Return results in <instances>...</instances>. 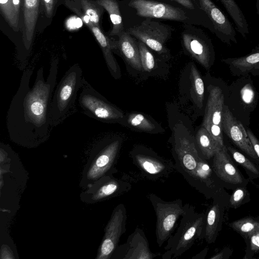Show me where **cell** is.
<instances>
[{"mask_svg": "<svg viewBox=\"0 0 259 259\" xmlns=\"http://www.w3.org/2000/svg\"><path fill=\"white\" fill-rule=\"evenodd\" d=\"M59 60L53 59L46 80L39 68L34 83L29 86L33 67L24 69L19 87L8 109L6 125L10 140L26 148H35L47 141L51 134L49 110L56 85Z\"/></svg>", "mask_w": 259, "mask_h": 259, "instance_id": "obj_1", "label": "cell"}, {"mask_svg": "<svg viewBox=\"0 0 259 259\" xmlns=\"http://www.w3.org/2000/svg\"><path fill=\"white\" fill-rule=\"evenodd\" d=\"M173 155L175 169L192 187L202 192L210 186L213 170L193 141L186 137L176 140Z\"/></svg>", "mask_w": 259, "mask_h": 259, "instance_id": "obj_2", "label": "cell"}, {"mask_svg": "<svg viewBox=\"0 0 259 259\" xmlns=\"http://www.w3.org/2000/svg\"><path fill=\"white\" fill-rule=\"evenodd\" d=\"M82 71L78 64L71 66L56 86L49 110L52 127L62 123L72 113L77 94L82 85Z\"/></svg>", "mask_w": 259, "mask_h": 259, "instance_id": "obj_3", "label": "cell"}, {"mask_svg": "<svg viewBox=\"0 0 259 259\" xmlns=\"http://www.w3.org/2000/svg\"><path fill=\"white\" fill-rule=\"evenodd\" d=\"M205 221V215L197 212L195 207L188 204L177 232L167 240L162 258H178L189 249L197 239H202Z\"/></svg>", "mask_w": 259, "mask_h": 259, "instance_id": "obj_4", "label": "cell"}, {"mask_svg": "<svg viewBox=\"0 0 259 259\" xmlns=\"http://www.w3.org/2000/svg\"><path fill=\"white\" fill-rule=\"evenodd\" d=\"M121 146L119 139L104 140L92 149L82 172L79 186L86 189L102 177L114 174Z\"/></svg>", "mask_w": 259, "mask_h": 259, "instance_id": "obj_5", "label": "cell"}, {"mask_svg": "<svg viewBox=\"0 0 259 259\" xmlns=\"http://www.w3.org/2000/svg\"><path fill=\"white\" fill-rule=\"evenodd\" d=\"M147 198L155 213L156 242L161 247L172 235L178 220L185 213L189 203L183 205L180 198L165 201L154 193H149Z\"/></svg>", "mask_w": 259, "mask_h": 259, "instance_id": "obj_6", "label": "cell"}, {"mask_svg": "<svg viewBox=\"0 0 259 259\" xmlns=\"http://www.w3.org/2000/svg\"><path fill=\"white\" fill-rule=\"evenodd\" d=\"M78 103L87 116L103 122H112L123 117V113L108 102L83 78Z\"/></svg>", "mask_w": 259, "mask_h": 259, "instance_id": "obj_7", "label": "cell"}, {"mask_svg": "<svg viewBox=\"0 0 259 259\" xmlns=\"http://www.w3.org/2000/svg\"><path fill=\"white\" fill-rule=\"evenodd\" d=\"M132 188L130 182L109 174L102 177L80 194L81 201L93 204L122 195Z\"/></svg>", "mask_w": 259, "mask_h": 259, "instance_id": "obj_8", "label": "cell"}, {"mask_svg": "<svg viewBox=\"0 0 259 259\" xmlns=\"http://www.w3.org/2000/svg\"><path fill=\"white\" fill-rule=\"evenodd\" d=\"M127 219L125 205L123 203L118 204L113 210L105 228L96 259H110L121 236L126 231Z\"/></svg>", "mask_w": 259, "mask_h": 259, "instance_id": "obj_9", "label": "cell"}, {"mask_svg": "<svg viewBox=\"0 0 259 259\" xmlns=\"http://www.w3.org/2000/svg\"><path fill=\"white\" fill-rule=\"evenodd\" d=\"M172 28L148 19L139 25L129 28L126 31L156 52L164 54L167 52L164 45L171 34Z\"/></svg>", "mask_w": 259, "mask_h": 259, "instance_id": "obj_10", "label": "cell"}, {"mask_svg": "<svg viewBox=\"0 0 259 259\" xmlns=\"http://www.w3.org/2000/svg\"><path fill=\"white\" fill-rule=\"evenodd\" d=\"M133 163L147 179L156 180L167 177L174 169L175 164L146 150L137 149L131 154Z\"/></svg>", "mask_w": 259, "mask_h": 259, "instance_id": "obj_11", "label": "cell"}, {"mask_svg": "<svg viewBox=\"0 0 259 259\" xmlns=\"http://www.w3.org/2000/svg\"><path fill=\"white\" fill-rule=\"evenodd\" d=\"M157 256L150 250L144 231L137 227L125 243L117 245L110 259H153Z\"/></svg>", "mask_w": 259, "mask_h": 259, "instance_id": "obj_12", "label": "cell"}, {"mask_svg": "<svg viewBox=\"0 0 259 259\" xmlns=\"http://www.w3.org/2000/svg\"><path fill=\"white\" fill-rule=\"evenodd\" d=\"M128 6L135 9L137 14L142 17L177 21L188 19L184 10L164 3L149 0H131Z\"/></svg>", "mask_w": 259, "mask_h": 259, "instance_id": "obj_13", "label": "cell"}, {"mask_svg": "<svg viewBox=\"0 0 259 259\" xmlns=\"http://www.w3.org/2000/svg\"><path fill=\"white\" fill-rule=\"evenodd\" d=\"M183 45L189 53L205 68H210L214 58V52L210 39L201 30L192 33L184 32Z\"/></svg>", "mask_w": 259, "mask_h": 259, "instance_id": "obj_14", "label": "cell"}, {"mask_svg": "<svg viewBox=\"0 0 259 259\" xmlns=\"http://www.w3.org/2000/svg\"><path fill=\"white\" fill-rule=\"evenodd\" d=\"M200 9L211 22L217 36L224 43L231 45L237 44L236 33L228 17L212 0H198Z\"/></svg>", "mask_w": 259, "mask_h": 259, "instance_id": "obj_15", "label": "cell"}, {"mask_svg": "<svg viewBox=\"0 0 259 259\" xmlns=\"http://www.w3.org/2000/svg\"><path fill=\"white\" fill-rule=\"evenodd\" d=\"M222 126L223 132L236 146L252 158H258L246 130L226 105L223 109Z\"/></svg>", "mask_w": 259, "mask_h": 259, "instance_id": "obj_16", "label": "cell"}, {"mask_svg": "<svg viewBox=\"0 0 259 259\" xmlns=\"http://www.w3.org/2000/svg\"><path fill=\"white\" fill-rule=\"evenodd\" d=\"M212 169L217 176L226 182L238 184L243 182V177L234 164L225 145L214 154Z\"/></svg>", "mask_w": 259, "mask_h": 259, "instance_id": "obj_17", "label": "cell"}, {"mask_svg": "<svg viewBox=\"0 0 259 259\" xmlns=\"http://www.w3.org/2000/svg\"><path fill=\"white\" fill-rule=\"evenodd\" d=\"M234 76H244L249 74L259 75V45L245 56L223 59Z\"/></svg>", "mask_w": 259, "mask_h": 259, "instance_id": "obj_18", "label": "cell"}, {"mask_svg": "<svg viewBox=\"0 0 259 259\" xmlns=\"http://www.w3.org/2000/svg\"><path fill=\"white\" fill-rule=\"evenodd\" d=\"M40 0H23V28L22 39L27 57L31 51L36 24Z\"/></svg>", "mask_w": 259, "mask_h": 259, "instance_id": "obj_19", "label": "cell"}, {"mask_svg": "<svg viewBox=\"0 0 259 259\" xmlns=\"http://www.w3.org/2000/svg\"><path fill=\"white\" fill-rule=\"evenodd\" d=\"M224 100L221 88L214 86L210 88L202 123L211 122L222 126Z\"/></svg>", "mask_w": 259, "mask_h": 259, "instance_id": "obj_20", "label": "cell"}, {"mask_svg": "<svg viewBox=\"0 0 259 259\" xmlns=\"http://www.w3.org/2000/svg\"><path fill=\"white\" fill-rule=\"evenodd\" d=\"M116 49H118L126 62L137 70L142 69L137 42L126 31H123L115 41Z\"/></svg>", "mask_w": 259, "mask_h": 259, "instance_id": "obj_21", "label": "cell"}, {"mask_svg": "<svg viewBox=\"0 0 259 259\" xmlns=\"http://www.w3.org/2000/svg\"><path fill=\"white\" fill-rule=\"evenodd\" d=\"M88 27L92 31L100 45L110 73L114 78H119L120 75V68L112 53L114 49L113 40H110L106 36L100 27L92 24Z\"/></svg>", "mask_w": 259, "mask_h": 259, "instance_id": "obj_22", "label": "cell"}, {"mask_svg": "<svg viewBox=\"0 0 259 259\" xmlns=\"http://www.w3.org/2000/svg\"><path fill=\"white\" fill-rule=\"evenodd\" d=\"M234 21L237 30L246 38L249 33L248 25L245 16L235 0H220Z\"/></svg>", "mask_w": 259, "mask_h": 259, "instance_id": "obj_23", "label": "cell"}, {"mask_svg": "<svg viewBox=\"0 0 259 259\" xmlns=\"http://www.w3.org/2000/svg\"><path fill=\"white\" fill-rule=\"evenodd\" d=\"M96 2L104 8L109 14L112 24L110 36H119L124 31L122 19L119 6L116 0H96Z\"/></svg>", "mask_w": 259, "mask_h": 259, "instance_id": "obj_24", "label": "cell"}, {"mask_svg": "<svg viewBox=\"0 0 259 259\" xmlns=\"http://www.w3.org/2000/svg\"><path fill=\"white\" fill-rule=\"evenodd\" d=\"M221 211L219 204H214L209 209L205 218L203 238L208 243H212L217 236L220 221Z\"/></svg>", "mask_w": 259, "mask_h": 259, "instance_id": "obj_25", "label": "cell"}, {"mask_svg": "<svg viewBox=\"0 0 259 259\" xmlns=\"http://www.w3.org/2000/svg\"><path fill=\"white\" fill-rule=\"evenodd\" d=\"M196 141L199 150L206 160L213 158L216 151L221 148L218 146L207 130L202 126L197 132Z\"/></svg>", "mask_w": 259, "mask_h": 259, "instance_id": "obj_26", "label": "cell"}, {"mask_svg": "<svg viewBox=\"0 0 259 259\" xmlns=\"http://www.w3.org/2000/svg\"><path fill=\"white\" fill-rule=\"evenodd\" d=\"M81 9L94 25L100 27V22L104 8L96 1L79 0Z\"/></svg>", "mask_w": 259, "mask_h": 259, "instance_id": "obj_27", "label": "cell"}, {"mask_svg": "<svg viewBox=\"0 0 259 259\" xmlns=\"http://www.w3.org/2000/svg\"><path fill=\"white\" fill-rule=\"evenodd\" d=\"M231 227L243 237L248 238L259 229V222L247 217L233 222Z\"/></svg>", "mask_w": 259, "mask_h": 259, "instance_id": "obj_28", "label": "cell"}, {"mask_svg": "<svg viewBox=\"0 0 259 259\" xmlns=\"http://www.w3.org/2000/svg\"><path fill=\"white\" fill-rule=\"evenodd\" d=\"M0 9L3 17L9 25L15 31H18L19 18L14 11L13 0H0Z\"/></svg>", "mask_w": 259, "mask_h": 259, "instance_id": "obj_29", "label": "cell"}, {"mask_svg": "<svg viewBox=\"0 0 259 259\" xmlns=\"http://www.w3.org/2000/svg\"><path fill=\"white\" fill-rule=\"evenodd\" d=\"M191 76L192 89L197 99V103L201 108L204 100V85L199 72L194 65L191 67Z\"/></svg>", "mask_w": 259, "mask_h": 259, "instance_id": "obj_30", "label": "cell"}, {"mask_svg": "<svg viewBox=\"0 0 259 259\" xmlns=\"http://www.w3.org/2000/svg\"><path fill=\"white\" fill-rule=\"evenodd\" d=\"M137 44L142 68L145 71L150 72L155 66L154 57L144 43L139 40Z\"/></svg>", "mask_w": 259, "mask_h": 259, "instance_id": "obj_31", "label": "cell"}, {"mask_svg": "<svg viewBox=\"0 0 259 259\" xmlns=\"http://www.w3.org/2000/svg\"><path fill=\"white\" fill-rule=\"evenodd\" d=\"M130 125L142 131L150 132L155 128V125L144 115L139 113L131 114L127 118Z\"/></svg>", "mask_w": 259, "mask_h": 259, "instance_id": "obj_32", "label": "cell"}, {"mask_svg": "<svg viewBox=\"0 0 259 259\" xmlns=\"http://www.w3.org/2000/svg\"><path fill=\"white\" fill-rule=\"evenodd\" d=\"M227 148L238 163L252 173L259 175V170L257 167L243 154L231 146H228Z\"/></svg>", "mask_w": 259, "mask_h": 259, "instance_id": "obj_33", "label": "cell"}, {"mask_svg": "<svg viewBox=\"0 0 259 259\" xmlns=\"http://www.w3.org/2000/svg\"><path fill=\"white\" fill-rule=\"evenodd\" d=\"M202 126L207 130L220 148H222L225 145L224 144L222 126L211 122H207L202 123Z\"/></svg>", "mask_w": 259, "mask_h": 259, "instance_id": "obj_34", "label": "cell"}, {"mask_svg": "<svg viewBox=\"0 0 259 259\" xmlns=\"http://www.w3.org/2000/svg\"><path fill=\"white\" fill-rule=\"evenodd\" d=\"M245 196V189L238 188L235 190L230 199L231 206L236 207L239 205Z\"/></svg>", "mask_w": 259, "mask_h": 259, "instance_id": "obj_35", "label": "cell"}, {"mask_svg": "<svg viewBox=\"0 0 259 259\" xmlns=\"http://www.w3.org/2000/svg\"><path fill=\"white\" fill-rule=\"evenodd\" d=\"M57 2V0H42L45 12L48 18L52 16Z\"/></svg>", "mask_w": 259, "mask_h": 259, "instance_id": "obj_36", "label": "cell"}, {"mask_svg": "<svg viewBox=\"0 0 259 259\" xmlns=\"http://www.w3.org/2000/svg\"><path fill=\"white\" fill-rule=\"evenodd\" d=\"M248 238L251 250L254 251L259 250V229L252 233Z\"/></svg>", "mask_w": 259, "mask_h": 259, "instance_id": "obj_37", "label": "cell"}, {"mask_svg": "<svg viewBox=\"0 0 259 259\" xmlns=\"http://www.w3.org/2000/svg\"><path fill=\"white\" fill-rule=\"evenodd\" d=\"M246 132L252 145L254 150L259 159V140L250 130L247 129Z\"/></svg>", "mask_w": 259, "mask_h": 259, "instance_id": "obj_38", "label": "cell"}, {"mask_svg": "<svg viewBox=\"0 0 259 259\" xmlns=\"http://www.w3.org/2000/svg\"><path fill=\"white\" fill-rule=\"evenodd\" d=\"M178 3L186 8L187 9H189L190 10H192L194 9V6L193 3L191 1V0H175Z\"/></svg>", "mask_w": 259, "mask_h": 259, "instance_id": "obj_39", "label": "cell"}, {"mask_svg": "<svg viewBox=\"0 0 259 259\" xmlns=\"http://www.w3.org/2000/svg\"><path fill=\"white\" fill-rule=\"evenodd\" d=\"M13 5L16 14L19 18L21 0H13Z\"/></svg>", "mask_w": 259, "mask_h": 259, "instance_id": "obj_40", "label": "cell"}, {"mask_svg": "<svg viewBox=\"0 0 259 259\" xmlns=\"http://www.w3.org/2000/svg\"><path fill=\"white\" fill-rule=\"evenodd\" d=\"M255 6L257 10V13L259 16V0H256Z\"/></svg>", "mask_w": 259, "mask_h": 259, "instance_id": "obj_41", "label": "cell"}]
</instances>
